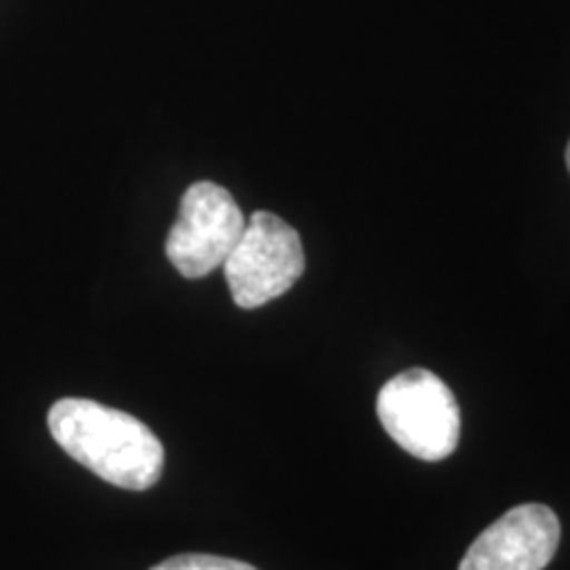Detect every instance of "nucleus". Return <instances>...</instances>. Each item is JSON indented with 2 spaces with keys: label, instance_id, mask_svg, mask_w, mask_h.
<instances>
[{
  "label": "nucleus",
  "instance_id": "nucleus-2",
  "mask_svg": "<svg viewBox=\"0 0 570 570\" xmlns=\"http://www.w3.org/2000/svg\"><path fill=\"white\" fill-rule=\"evenodd\" d=\"M377 417L404 452L425 462L446 460L460 444V404L425 367L404 370L377 394Z\"/></svg>",
  "mask_w": 570,
  "mask_h": 570
},
{
  "label": "nucleus",
  "instance_id": "nucleus-6",
  "mask_svg": "<svg viewBox=\"0 0 570 570\" xmlns=\"http://www.w3.org/2000/svg\"><path fill=\"white\" fill-rule=\"evenodd\" d=\"M151 570H259L244 560L219 558V554H175Z\"/></svg>",
  "mask_w": 570,
  "mask_h": 570
},
{
  "label": "nucleus",
  "instance_id": "nucleus-7",
  "mask_svg": "<svg viewBox=\"0 0 570 570\" xmlns=\"http://www.w3.org/2000/svg\"><path fill=\"white\" fill-rule=\"evenodd\" d=\"M566 164H568V173H570V142H568V151H566Z\"/></svg>",
  "mask_w": 570,
  "mask_h": 570
},
{
  "label": "nucleus",
  "instance_id": "nucleus-5",
  "mask_svg": "<svg viewBox=\"0 0 570 570\" xmlns=\"http://www.w3.org/2000/svg\"><path fill=\"white\" fill-rule=\"evenodd\" d=\"M560 547V518L547 504H518L470 544L460 570H544Z\"/></svg>",
  "mask_w": 570,
  "mask_h": 570
},
{
  "label": "nucleus",
  "instance_id": "nucleus-1",
  "mask_svg": "<svg viewBox=\"0 0 570 570\" xmlns=\"http://www.w3.org/2000/svg\"><path fill=\"white\" fill-rule=\"evenodd\" d=\"M48 428L71 460L111 487L146 491L161 479V441L151 428L122 410L104 407L90 399H59L48 412Z\"/></svg>",
  "mask_w": 570,
  "mask_h": 570
},
{
  "label": "nucleus",
  "instance_id": "nucleus-4",
  "mask_svg": "<svg viewBox=\"0 0 570 570\" xmlns=\"http://www.w3.org/2000/svg\"><path fill=\"white\" fill-rule=\"evenodd\" d=\"M246 227V217L223 185L194 183L180 198V212L167 235V259L188 281L225 265Z\"/></svg>",
  "mask_w": 570,
  "mask_h": 570
},
{
  "label": "nucleus",
  "instance_id": "nucleus-3",
  "mask_svg": "<svg viewBox=\"0 0 570 570\" xmlns=\"http://www.w3.org/2000/svg\"><path fill=\"white\" fill-rule=\"evenodd\" d=\"M306 259L298 233L273 212H254L238 244L225 259V281L240 309H256L304 275Z\"/></svg>",
  "mask_w": 570,
  "mask_h": 570
}]
</instances>
